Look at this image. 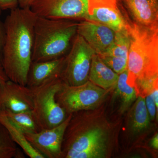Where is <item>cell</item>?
I'll return each mask as SVG.
<instances>
[{"label": "cell", "mask_w": 158, "mask_h": 158, "mask_svg": "<svg viewBox=\"0 0 158 158\" xmlns=\"http://www.w3.org/2000/svg\"><path fill=\"white\" fill-rule=\"evenodd\" d=\"M31 11L38 17L52 19H85L88 0H34Z\"/></svg>", "instance_id": "obj_7"}, {"label": "cell", "mask_w": 158, "mask_h": 158, "mask_svg": "<svg viewBox=\"0 0 158 158\" xmlns=\"http://www.w3.org/2000/svg\"><path fill=\"white\" fill-rule=\"evenodd\" d=\"M150 145L156 150L158 149V133H156L155 136L153 137L150 141Z\"/></svg>", "instance_id": "obj_28"}, {"label": "cell", "mask_w": 158, "mask_h": 158, "mask_svg": "<svg viewBox=\"0 0 158 158\" xmlns=\"http://www.w3.org/2000/svg\"><path fill=\"white\" fill-rule=\"evenodd\" d=\"M72 116L69 114L62 123L55 127L40 130L38 132L25 134L28 141L44 158L62 156V144L66 127Z\"/></svg>", "instance_id": "obj_8"}, {"label": "cell", "mask_w": 158, "mask_h": 158, "mask_svg": "<svg viewBox=\"0 0 158 158\" xmlns=\"http://www.w3.org/2000/svg\"><path fill=\"white\" fill-rule=\"evenodd\" d=\"M128 72L127 69L118 74V78L115 88L116 97L120 100V111L124 113L135 102L137 98V92L135 87L128 81Z\"/></svg>", "instance_id": "obj_18"}, {"label": "cell", "mask_w": 158, "mask_h": 158, "mask_svg": "<svg viewBox=\"0 0 158 158\" xmlns=\"http://www.w3.org/2000/svg\"><path fill=\"white\" fill-rule=\"evenodd\" d=\"M65 57L49 61H32L26 86L30 88H35L51 78L61 76Z\"/></svg>", "instance_id": "obj_14"}, {"label": "cell", "mask_w": 158, "mask_h": 158, "mask_svg": "<svg viewBox=\"0 0 158 158\" xmlns=\"http://www.w3.org/2000/svg\"><path fill=\"white\" fill-rule=\"evenodd\" d=\"M19 7L18 0H0V9L2 11L13 10Z\"/></svg>", "instance_id": "obj_24"}, {"label": "cell", "mask_w": 158, "mask_h": 158, "mask_svg": "<svg viewBox=\"0 0 158 158\" xmlns=\"http://www.w3.org/2000/svg\"><path fill=\"white\" fill-rule=\"evenodd\" d=\"M108 91L90 81L77 86H70L64 83L57 93L56 99L69 115L97 107L103 100Z\"/></svg>", "instance_id": "obj_5"}, {"label": "cell", "mask_w": 158, "mask_h": 158, "mask_svg": "<svg viewBox=\"0 0 158 158\" xmlns=\"http://www.w3.org/2000/svg\"><path fill=\"white\" fill-rule=\"evenodd\" d=\"M64 84L61 76L58 75L31 88L33 98L32 113L40 130L57 126L68 116L56 99Z\"/></svg>", "instance_id": "obj_4"}, {"label": "cell", "mask_w": 158, "mask_h": 158, "mask_svg": "<svg viewBox=\"0 0 158 158\" xmlns=\"http://www.w3.org/2000/svg\"><path fill=\"white\" fill-rule=\"evenodd\" d=\"M124 17L144 27H158V0H117Z\"/></svg>", "instance_id": "obj_9"}, {"label": "cell", "mask_w": 158, "mask_h": 158, "mask_svg": "<svg viewBox=\"0 0 158 158\" xmlns=\"http://www.w3.org/2000/svg\"><path fill=\"white\" fill-rule=\"evenodd\" d=\"M34 0H18L19 7L22 9H30Z\"/></svg>", "instance_id": "obj_25"}, {"label": "cell", "mask_w": 158, "mask_h": 158, "mask_svg": "<svg viewBox=\"0 0 158 158\" xmlns=\"http://www.w3.org/2000/svg\"><path fill=\"white\" fill-rule=\"evenodd\" d=\"M130 110L129 127L135 134H139L149 126L150 118L145 102L144 97L139 95Z\"/></svg>", "instance_id": "obj_17"}, {"label": "cell", "mask_w": 158, "mask_h": 158, "mask_svg": "<svg viewBox=\"0 0 158 158\" xmlns=\"http://www.w3.org/2000/svg\"><path fill=\"white\" fill-rule=\"evenodd\" d=\"M23 152L11 139L6 128L0 124V158H24Z\"/></svg>", "instance_id": "obj_20"}, {"label": "cell", "mask_w": 158, "mask_h": 158, "mask_svg": "<svg viewBox=\"0 0 158 158\" xmlns=\"http://www.w3.org/2000/svg\"><path fill=\"white\" fill-rule=\"evenodd\" d=\"M77 34L85 40L96 54L100 55L112 45L116 32L100 23L84 19L78 23Z\"/></svg>", "instance_id": "obj_12"}, {"label": "cell", "mask_w": 158, "mask_h": 158, "mask_svg": "<svg viewBox=\"0 0 158 158\" xmlns=\"http://www.w3.org/2000/svg\"><path fill=\"white\" fill-rule=\"evenodd\" d=\"M144 98H145V105H146L150 118L151 120H154L156 118V111L157 113H158V111L156 107L152 95L151 93L148 94L147 95L144 97Z\"/></svg>", "instance_id": "obj_22"}, {"label": "cell", "mask_w": 158, "mask_h": 158, "mask_svg": "<svg viewBox=\"0 0 158 158\" xmlns=\"http://www.w3.org/2000/svg\"><path fill=\"white\" fill-rule=\"evenodd\" d=\"M2 10L0 9V65L2 66L3 52L6 39V30L4 23L1 19Z\"/></svg>", "instance_id": "obj_23"}, {"label": "cell", "mask_w": 158, "mask_h": 158, "mask_svg": "<svg viewBox=\"0 0 158 158\" xmlns=\"http://www.w3.org/2000/svg\"><path fill=\"white\" fill-rule=\"evenodd\" d=\"M86 19L100 23L115 32L126 30V22L117 5V0H88Z\"/></svg>", "instance_id": "obj_11"}, {"label": "cell", "mask_w": 158, "mask_h": 158, "mask_svg": "<svg viewBox=\"0 0 158 158\" xmlns=\"http://www.w3.org/2000/svg\"><path fill=\"white\" fill-rule=\"evenodd\" d=\"M96 54L85 39L77 34L65 56L61 77L66 85L77 86L89 81L91 61Z\"/></svg>", "instance_id": "obj_6"}, {"label": "cell", "mask_w": 158, "mask_h": 158, "mask_svg": "<svg viewBox=\"0 0 158 158\" xmlns=\"http://www.w3.org/2000/svg\"><path fill=\"white\" fill-rule=\"evenodd\" d=\"M9 80L2 66L0 65V85Z\"/></svg>", "instance_id": "obj_26"}, {"label": "cell", "mask_w": 158, "mask_h": 158, "mask_svg": "<svg viewBox=\"0 0 158 158\" xmlns=\"http://www.w3.org/2000/svg\"><path fill=\"white\" fill-rule=\"evenodd\" d=\"M0 124L6 128L11 139L23 150L26 155L31 158H44L31 145L25 134L9 120L2 110H0Z\"/></svg>", "instance_id": "obj_16"}, {"label": "cell", "mask_w": 158, "mask_h": 158, "mask_svg": "<svg viewBox=\"0 0 158 158\" xmlns=\"http://www.w3.org/2000/svg\"><path fill=\"white\" fill-rule=\"evenodd\" d=\"M107 144H100L80 152L75 153L69 158H102L106 156Z\"/></svg>", "instance_id": "obj_21"}, {"label": "cell", "mask_w": 158, "mask_h": 158, "mask_svg": "<svg viewBox=\"0 0 158 158\" xmlns=\"http://www.w3.org/2000/svg\"><path fill=\"white\" fill-rule=\"evenodd\" d=\"M78 23L37 16L34 28L32 61H49L65 57L77 34Z\"/></svg>", "instance_id": "obj_3"}, {"label": "cell", "mask_w": 158, "mask_h": 158, "mask_svg": "<svg viewBox=\"0 0 158 158\" xmlns=\"http://www.w3.org/2000/svg\"><path fill=\"white\" fill-rule=\"evenodd\" d=\"M37 17L31 9L19 7L11 10L4 22L6 39L2 66L9 80L26 86L32 61L34 25Z\"/></svg>", "instance_id": "obj_1"}, {"label": "cell", "mask_w": 158, "mask_h": 158, "mask_svg": "<svg viewBox=\"0 0 158 158\" xmlns=\"http://www.w3.org/2000/svg\"><path fill=\"white\" fill-rule=\"evenodd\" d=\"M33 108L31 88L10 80L0 85V110L27 112L32 111Z\"/></svg>", "instance_id": "obj_10"}, {"label": "cell", "mask_w": 158, "mask_h": 158, "mask_svg": "<svg viewBox=\"0 0 158 158\" xmlns=\"http://www.w3.org/2000/svg\"><path fill=\"white\" fill-rule=\"evenodd\" d=\"M124 18L130 38L128 81L137 89L158 80V27L139 25Z\"/></svg>", "instance_id": "obj_2"}, {"label": "cell", "mask_w": 158, "mask_h": 158, "mask_svg": "<svg viewBox=\"0 0 158 158\" xmlns=\"http://www.w3.org/2000/svg\"><path fill=\"white\" fill-rule=\"evenodd\" d=\"M118 74L112 70L102 61L97 54L91 61L89 81L105 90L115 87Z\"/></svg>", "instance_id": "obj_15"}, {"label": "cell", "mask_w": 158, "mask_h": 158, "mask_svg": "<svg viewBox=\"0 0 158 158\" xmlns=\"http://www.w3.org/2000/svg\"><path fill=\"white\" fill-rule=\"evenodd\" d=\"M2 111L9 120L24 134L37 133L41 130L32 111L12 112L8 110Z\"/></svg>", "instance_id": "obj_19"}, {"label": "cell", "mask_w": 158, "mask_h": 158, "mask_svg": "<svg viewBox=\"0 0 158 158\" xmlns=\"http://www.w3.org/2000/svg\"><path fill=\"white\" fill-rule=\"evenodd\" d=\"M154 101L155 103L156 107L158 111V87H156L152 89L151 92Z\"/></svg>", "instance_id": "obj_27"}, {"label": "cell", "mask_w": 158, "mask_h": 158, "mask_svg": "<svg viewBox=\"0 0 158 158\" xmlns=\"http://www.w3.org/2000/svg\"><path fill=\"white\" fill-rule=\"evenodd\" d=\"M130 38L127 30L116 32L115 39L103 53L98 55L102 61L118 74L127 69Z\"/></svg>", "instance_id": "obj_13"}]
</instances>
